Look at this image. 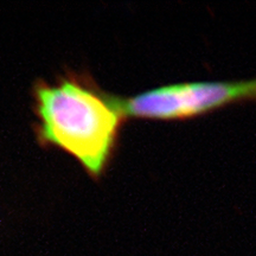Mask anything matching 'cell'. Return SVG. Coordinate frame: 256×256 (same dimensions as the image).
<instances>
[{
    "label": "cell",
    "instance_id": "obj_1",
    "mask_svg": "<svg viewBox=\"0 0 256 256\" xmlns=\"http://www.w3.org/2000/svg\"><path fill=\"white\" fill-rule=\"evenodd\" d=\"M34 108L40 144L69 153L92 177L104 174L126 118L119 98L86 76L63 75L54 83L38 80Z\"/></svg>",
    "mask_w": 256,
    "mask_h": 256
},
{
    "label": "cell",
    "instance_id": "obj_2",
    "mask_svg": "<svg viewBox=\"0 0 256 256\" xmlns=\"http://www.w3.org/2000/svg\"><path fill=\"white\" fill-rule=\"evenodd\" d=\"M241 101H256V78L172 83L119 98L124 116L154 120L188 119Z\"/></svg>",
    "mask_w": 256,
    "mask_h": 256
}]
</instances>
